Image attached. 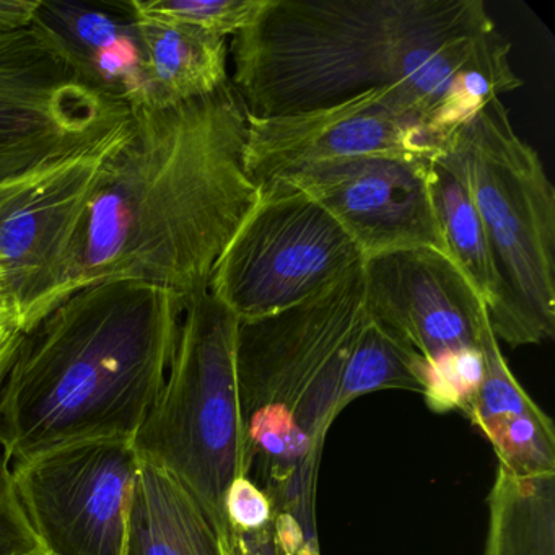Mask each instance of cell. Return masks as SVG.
I'll use <instances>...</instances> for the list:
<instances>
[{"label":"cell","mask_w":555,"mask_h":555,"mask_svg":"<svg viewBox=\"0 0 555 555\" xmlns=\"http://www.w3.org/2000/svg\"><path fill=\"white\" fill-rule=\"evenodd\" d=\"M430 181L448 256L490 308L499 297V275L466 175L460 158L447 145L431 155Z\"/></svg>","instance_id":"2e32d148"},{"label":"cell","mask_w":555,"mask_h":555,"mask_svg":"<svg viewBox=\"0 0 555 555\" xmlns=\"http://www.w3.org/2000/svg\"><path fill=\"white\" fill-rule=\"evenodd\" d=\"M431 155L356 158L281 180L305 191L340 223L362 262L405 249L448 256L431 194Z\"/></svg>","instance_id":"7c38bea8"},{"label":"cell","mask_w":555,"mask_h":555,"mask_svg":"<svg viewBox=\"0 0 555 555\" xmlns=\"http://www.w3.org/2000/svg\"><path fill=\"white\" fill-rule=\"evenodd\" d=\"M362 264L340 223L287 181L259 188L220 258L209 294L240 321L304 304Z\"/></svg>","instance_id":"ba28073f"},{"label":"cell","mask_w":555,"mask_h":555,"mask_svg":"<svg viewBox=\"0 0 555 555\" xmlns=\"http://www.w3.org/2000/svg\"><path fill=\"white\" fill-rule=\"evenodd\" d=\"M483 379V357L479 347L448 353L434 362H425L424 399L438 414H469Z\"/></svg>","instance_id":"44dd1931"},{"label":"cell","mask_w":555,"mask_h":555,"mask_svg":"<svg viewBox=\"0 0 555 555\" xmlns=\"http://www.w3.org/2000/svg\"><path fill=\"white\" fill-rule=\"evenodd\" d=\"M499 466L515 476L555 474V428L538 404L490 435Z\"/></svg>","instance_id":"d6986e66"},{"label":"cell","mask_w":555,"mask_h":555,"mask_svg":"<svg viewBox=\"0 0 555 555\" xmlns=\"http://www.w3.org/2000/svg\"><path fill=\"white\" fill-rule=\"evenodd\" d=\"M186 304L145 282H102L18 334L0 372V448L12 469L80 441L134 443L164 389Z\"/></svg>","instance_id":"3957f363"},{"label":"cell","mask_w":555,"mask_h":555,"mask_svg":"<svg viewBox=\"0 0 555 555\" xmlns=\"http://www.w3.org/2000/svg\"><path fill=\"white\" fill-rule=\"evenodd\" d=\"M435 151L404 96L378 89L324 108L248 116L243 164L249 180L262 188L320 165Z\"/></svg>","instance_id":"8fae6325"},{"label":"cell","mask_w":555,"mask_h":555,"mask_svg":"<svg viewBox=\"0 0 555 555\" xmlns=\"http://www.w3.org/2000/svg\"><path fill=\"white\" fill-rule=\"evenodd\" d=\"M369 320L362 264L304 304L240 321L236 376L253 482L279 555H320L317 487L350 352Z\"/></svg>","instance_id":"277c9868"},{"label":"cell","mask_w":555,"mask_h":555,"mask_svg":"<svg viewBox=\"0 0 555 555\" xmlns=\"http://www.w3.org/2000/svg\"><path fill=\"white\" fill-rule=\"evenodd\" d=\"M232 555H279L274 525L256 532H235Z\"/></svg>","instance_id":"d4e9b609"},{"label":"cell","mask_w":555,"mask_h":555,"mask_svg":"<svg viewBox=\"0 0 555 555\" xmlns=\"http://www.w3.org/2000/svg\"><path fill=\"white\" fill-rule=\"evenodd\" d=\"M238 323L209 291L188 300L164 389L134 438L141 460L196 496L230 551L223 500L251 469L236 376Z\"/></svg>","instance_id":"8992f818"},{"label":"cell","mask_w":555,"mask_h":555,"mask_svg":"<svg viewBox=\"0 0 555 555\" xmlns=\"http://www.w3.org/2000/svg\"><path fill=\"white\" fill-rule=\"evenodd\" d=\"M129 116L40 15L21 30L0 31V188L95 147Z\"/></svg>","instance_id":"52a82bcc"},{"label":"cell","mask_w":555,"mask_h":555,"mask_svg":"<svg viewBox=\"0 0 555 555\" xmlns=\"http://www.w3.org/2000/svg\"><path fill=\"white\" fill-rule=\"evenodd\" d=\"M479 344L483 357V379L466 417L483 437L489 438L509 418L534 408L535 402L509 370L489 320L483 324Z\"/></svg>","instance_id":"ac0fdd59"},{"label":"cell","mask_w":555,"mask_h":555,"mask_svg":"<svg viewBox=\"0 0 555 555\" xmlns=\"http://www.w3.org/2000/svg\"><path fill=\"white\" fill-rule=\"evenodd\" d=\"M131 17L144 48L147 79L144 108H170L204 99L230 82L225 38L180 22Z\"/></svg>","instance_id":"9a60e30c"},{"label":"cell","mask_w":555,"mask_h":555,"mask_svg":"<svg viewBox=\"0 0 555 555\" xmlns=\"http://www.w3.org/2000/svg\"><path fill=\"white\" fill-rule=\"evenodd\" d=\"M18 334L15 336L9 337V339L2 340L0 343V372H2V366L8 362L9 356H11L12 349H14L15 340H17Z\"/></svg>","instance_id":"4316f807"},{"label":"cell","mask_w":555,"mask_h":555,"mask_svg":"<svg viewBox=\"0 0 555 555\" xmlns=\"http://www.w3.org/2000/svg\"><path fill=\"white\" fill-rule=\"evenodd\" d=\"M0 555H44L14 483V469L0 448Z\"/></svg>","instance_id":"7402d4cb"},{"label":"cell","mask_w":555,"mask_h":555,"mask_svg":"<svg viewBox=\"0 0 555 555\" xmlns=\"http://www.w3.org/2000/svg\"><path fill=\"white\" fill-rule=\"evenodd\" d=\"M246 125L230 82L170 108L131 109L90 194L69 297L112 281L186 300L207 292L259 194L243 164Z\"/></svg>","instance_id":"7a4b0ae2"},{"label":"cell","mask_w":555,"mask_h":555,"mask_svg":"<svg viewBox=\"0 0 555 555\" xmlns=\"http://www.w3.org/2000/svg\"><path fill=\"white\" fill-rule=\"evenodd\" d=\"M268 2L269 0H129L125 8L131 15L180 22L227 40L251 27Z\"/></svg>","instance_id":"ffe728a7"},{"label":"cell","mask_w":555,"mask_h":555,"mask_svg":"<svg viewBox=\"0 0 555 555\" xmlns=\"http://www.w3.org/2000/svg\"><path fill=\"white\" fill-rule=\"evenodd\" d=\"M232 538L235 532H256L274 525V508L264 490L251 477H236L223 500Z\"/></svg>","instance_id":"603a6c76"},{"label":"cell","mask_w":555,"mask_h":555,"mask_svg":"<svg viewBox=\"0 0 555 555\" xmlns=\"http://www.w3.org/2000/svg\"><path fill=\"white\" fill-rule=\"evenodd\" d=\"M425 362L370 318L350 352L340 383L337 411L370 392L404 389L424 395Z\"/></svg>","instance_id":"e0dca14e"},{"label":"cell","mask_w":555,"mask_h":555,"mask_svg":"<svg viewBox=\"0 0 555 555\" xmlns=\"http://www.w3.org/2000/svg\"><path fill=\"white\" fill-rule=\"evenodd\" d=\"M443 145L460 158L499 275L493 334L509 347L554 339L555 190L541 157L500 99Z\"/></svg>","instance_id":"5b68a950"},{"label":"cell","mask_w":555,"mask_h":555,"mask_svg":"<svg viewBox=\"0 0 555 555\" xmlns=\"http://www.w3.org/2000/svg\"><path fill=\"white\" fill-rule=\"evenodd\" d=\"M229 53L230 83L251 118L389 89L435 149L522 86L482 0H269Z\"/></svg>","instance_id":"6da1fadb"},{"label":"cell","mask_w":555,"mask_h":555,"mask_svg":"<svg viewBox=\"0 0 555 555\" xmlns=\"http://www.w3.org/2000/svg\"><path fill=\"white\" fill-rule=\"evenodd\" d=\"M362 272L370 318L424 362L479 347L487 305L448 256L388 253L363 261Z\"/></svg>","instance_id":"4fadbf2b"},{"label":"cell","mask_w":555,"mask_h":555,"mask_svg":"<svg viewBox=\"0 0 555 555\" xmlns=\"http://www.w3.org/2000/svg\"><path fill=\"white\" fill-rule=\"evenodd\" d=\"M139 466L129 440L80 441L15 466V490L43 554L125 555Z\"/></svg>","instance_id":"30bf717a"},{"label":"cell","mask_w":555,"mask_h":555,"mask_svg":"<svg viewBox=\"0 0 555 555\" xmlns=\"http://www.w3.org/2000/svg\"><path fill=\"white\" fill-rule=\"evenodd\" d=\"M17 331L12 327L11 320H9L8 311H5L4 304H2V298H0V343L2 340L9 339V337L15 336Z\"/></svg>","instance_id":"484cf974"},{"label":"cell","mask_w":555,"mask_h":555,"mask_svg":"<svg viewBox=\"0 0 555 555\" xmlns=\"http://www.w3.org/2000/svg\"><path fill=\"white\" fill-rule=\"evenodd\" d=\"M43 0H0V31H14L34 24Z\"/></svg>","instance_id":"cb8c5ba5"},{"label":"cell","mask_w":555,"mask_h":555,"mask_svg":"<svg viewBox=\"0 0 555 555\" xmlns=\"http://www.w3.org/2000/svg\"><path fill=\"white\" fill-rule=\"evenodd\" d=\"M125 126L0 188V298L17 333L69 298L90 194Z\"/></svg>","instance_id":"9c48e42d"},{"label":"cell","mask_w":555,"mask_h":555,"mask_svg":"<svg viewBox=\"0 0 555 555\" xmlns=\"http://www.w3.org/2000/svg\"><path fill=\"white\" fill-rule=\"evenodd\" d=\"M125 555H232L196 496L141 460L126 508Z\"/></svg>","instance_id":"5bb4252c"}]
</instances>
